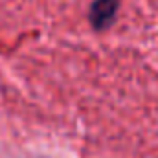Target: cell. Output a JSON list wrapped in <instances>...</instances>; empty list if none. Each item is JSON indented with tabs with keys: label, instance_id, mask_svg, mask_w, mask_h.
<instances>
[{
	"label": "cell",
	"instance_id": "1",
	"mask_svg": "<svg viewBox=\"0 0 158 158\" xmlns=\"http://www.w3.org/2000/svg\"><path fill=\"white\" fill-rule=\"evenodd\" d=\"M119 2L121 0H94L90 9H88V20L94 30L105 31L109 30L118 15Z\"/></svg>",
	"mask_w": 158,
	"mask_h": 158
}]
</instances>
